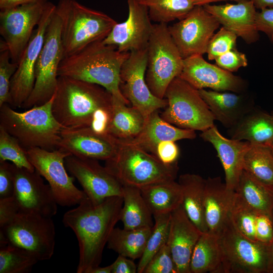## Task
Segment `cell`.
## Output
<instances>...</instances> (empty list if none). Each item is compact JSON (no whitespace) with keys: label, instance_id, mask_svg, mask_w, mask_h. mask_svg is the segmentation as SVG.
<instances>
[{"label":"cell","instance_id":"cell-1","mask_svg":"<svg viewBox=\"0 0 273 273\" xmlns=\"http://www.w3.org/2000/svg\"><path fill=\"white\" fill-rule=\"evenodd\" d=\"M122 196H112L100 202L87 197L67 211L62 221L75 233L79 246L77 273H89L100 265L105 245L120 220Z\"/></svg>","mask_w":273,"mask_h":273},{"label":"cell","instance_id":"cell-2","mask_svg":"<svg viewBox=\"0 0 273 273\" xmlns=\"http://www.w3.org/2000/svg\"><path fill=\"white\" fill-rule=\"evenodd\" d=\"M129 55V52H119L115 46L98 40L63 58L59 66L58 76L99 85L129 103L120 89L121 68Z\"/></svg>","mask_w":273,"mask_h":273},{"label":"cell","instance_id":"cell-3","mask_svg":"<svg viewBox=\"0 0 273 273\" xmlns=\"http://www.w3.org/2000/svg\"><path fill=\"white\" fill-rule=\"evenodd\" d=\"M111 102L112 94L99 85L59 76L52 109L64 128L90 127L96 113L111 109Z\"/></svg>","mask_w":273,"mask_h":273},{"label":"cell","instance_id":"cell-4","mask_svg":"<svg viewBox=\"0 0 273 273\" xmlns=\"http://www.w3.org/2000/svg\"><path fill=\"white\" fill-rule=\"evenodd\" d=\"M54 98V95L46 103L22 112L4 104L0 107V126L26 150L36 147L49 151L59 149L63 127L52 112Z\"/></svg>","mask_w":273,"mask_h":273},{"label":"cell","instance_id":"cell-5","mask_svg":"<svg viewBox=\"0 0 273 273\" xmlns=\"http://www.w3.org/2000/svg\"><path fill=\"white\" fill-rule=\"evenodd\" d=\"M56 12L61 21L64 58L76 54L92 42L103 40L117 23L104 12L76 0H59Z\"/></svg>","mask_w":273,"mask_h":273},{"label":"cell","instance_id":"cell-6","mask_svg":"<svg viewBox=\"0 0 273 273\" xmlns=\"http://www.w3.org/2000/svg\"><path fill=\"white\" fill-rule=\"evenodd\" d=\"M116 155L105 167L124 186L141 188L176 178L177 162L166 165L154 154L126 141H119Z\"/></svg>","mask_w":273,"mask_h":273},{"label":"cell","instance_id":"cell-7","mask_svg":"<svg viewBox=\"0 0 273 273\" xmlns=\"http://www.w3.org/2000/svg\"><path fill=\"white\" fill-rule=\"evenodd\" d=\"M183 64L184 58L172 39L167 24H153L147 47L146 80L154 96L164 99L168 85L179 76Z\"/></svg>","mask_w":273,"mask_h":273},{"label":"cell","instance_id":"cell-8","mask_svg":"<svg viewBox=\"0 0 273 273\" xmlns=\"http://www.w3.org/2000/svg\"><path fill=\"white\" fill-rule=\"evenodd\" d=\"M56 231L52 217L19 212L0 227V245L11 244L28 251L38 261L52 257Z\"/></svg>","mask_w":273,"mask_h":273},{"label":"cell","instance_id":"cell-9","mask_svg":"<svg viewBox=\"0 0 273 273\" xmlns=\"http://www.w3.org/2000/svg\"><path fill=\"white\" fill-rule=\"evenodd\" d=\"M164 98L167 105L161 116L169 123L201 131L214 125L215 120L198 90L179 76L168 85Z\"/></svg>","mask_w":273,"mask_h":273},{"label":"cell","instance_id":"cell-10","mask_svg":"<svg viewBox=\"0 0 273 273\" xmlns=\"http://www.w3.org/2000/svg\"><path fill=\"white\" fill-rule=\"evenodd\" d=\"M218 236L222 253L221 273H268L269 244L243 235L230 216Z\"/></svg>","mask_w":273,"mask_h":273},{"label":"cell","instance_id":"cell-11","mask_svg":"<svg viewBox=\"0 0 273 273\" xmlns=\"http://www.w3.org/2000/svg\"><path fill=\"white\" fill-rule=\"evenodd\" d=\"M61 21L56 10L47 28L43 46L35 67L33 88L22 108L42 105L54 95L58 85V68L64 58Z\"/></svg>","mask_w":273,"mask_h":273},{"label":"cell","instance_id":"cell-12","mask_svg":"<svg viewBox=\"0 0 273 273\" xmlns=\"http://www.w3.org/2000/svg\"><path fill=\"white\" fill-rule=\"evenodd\" d=\"M26 152L35 169L48 182L58 205L63 207L78 205L87 198L67 172L65 159L70 154L61 149L49 151L38 147L28 149Z\"/></svg>","mask_w":273,"mask_h":273},{"label":"cell","instance_id":"cell-13","mask_svg":"<svg viewBox=\"0 0 273 273\" xmlns=\"http://www.w3.org/2000/svg\"><path fill=\"white\" fill-rule=\"evenodd\" d=\"M47 0H39L0 11V34L12 62L18 63L43 15Z\"/></svg>","mask_w":273,"mask_h":273},{"label":"cell","instance_id":"cell-14","mask_svg":"<svg viewBox=\"0 0 273 273\" xmlns=\"http://www.w3.org/2000/svg\"><path fill=\"white\" fill-rule=\"evenodd\" d=\"M147 48L129 52L120 73V89L132 106L139 110L145 118L153 112L167 105L166 99L154 96L146 80Z\"/></svg>","mask_w":273,"mask_h":273},{"label":"cell","instance_id":"cell-15","mask_svg":"<svg viewBox=\"0 0 273 273\" xmlns=\"http://www.w3.org/2000/svg\"><path fill=\"white\" fill-rule=\"evenodd\" d=\"M56 5L48 2L41 19L18 63L10 84L9 105L22 108L34 85L35 67L43 46L47 28L55 12Z\"/></svg>","mask_w":273,"mask_h":273},{"label":"cell","instance_id":"cell-16","mask_svg":"<svg viewBox=\"0 0 273 273\" xmlns=\"http://www.w3.org/2000/svg\"><path fill=\"white\" fill-rule=\"evenodd\" d=\"M220 24L203 6H195L183 19L168 26L170 35L185 59L206 53L209 42Z\"/></svg>","mask_w":273,"mask_h":273},{"label":"cell","instance_id":"cell-17","mask_svg":"<svg viewBox=\"0 0 273 273\" xmlns=\"http://www.w3.org/2000/svg\"><path fill=\"white\" fill-rule=\"evenodd\" d=\"M14 188L13 197L20 212L52 217L57 212V203L52 189L35 169L32 171L13 163Z\"/></svg>","mask_w":273,"mask_h":273},{"label":"cell","instance_id":"cell-18","mask_svg":"<svg viewBox=\"0 0 273 273\" xmlns=\"http://www.w3.org/2000/svg\"><path fill=\"white\" fill-rule=\"evenodd\" d=\"M65 165L92 201L100 202L109 197L122 196L123 186L98 160L70 155L65 158Z\"/></svg>","mask_w":273,"mask_h":273},{"label":"cell","instance_id":"cell-19","mask_svg":"<svg viewBox=\"0 0 273 273\" xmlns=\"http://www.w3.org/2000/svg\"><path fill=\"white\" fill-rule=\"evenodd\" d=\"M127 19L118 22L103 40L106 44L117 47L120 52H130L147 48L153 29L147 8L138 0H127Z\"/></svg>","mask_w":273,"mask_h":273},{"label":"cell","instance_id":"cell-20","mask_svg":"<svg viewBox=\"0 0 273 273\" xmlns=\"http://www.w3.org/2000/svg\"><path fill=\"white\" fill-rule=\"evenodd\" d=\"M179 77L198 90L209 88L218 92L241 93L245 92L247 87L245 80L208 63L201 55L184 59Z\"/></svg>","mask_w":273,"mask_h":273},{"label":"cell","instance_id":"cell-21","mask_svg":"<svg viewBox=\"0 0 273 273\" xmlns=\"http://www.w3.org/2000/svg\"><path fill=\"white\" fill-rule=\"evenodd\" d=\"M119 141L108 133H100L90 127L63 128L59 149L81 158L108 161L119 149Z\"/></svg>","mask_w":273,"mask_h":273},{"label":"cell","instance_id":"cell-22","mask_svg":"<svg viewBox=\"0 0 273 273\" xmlns=\"http://www.w3.org/2000/svg\"><path fill=\"white\" fill-rule=\"evenodd\" d=\"M202 232L192 222L181 205L171 213L167 242L177 273H190V263L194 247Z\"/></svg>","mask_w":273,"mask_h":273},{"label":"cell","instance_id":"cell-23","mask_svg":"<svg viewBox=\"0 0 273 273\" xmlns=\"http://www.w3.org/2000/svg\"><path fill=\"white\" fill-rule=\"evenodd\" d=\"M200 136L215 148L224 171L225 185L234 192L243 170L245 156L252 145L247 141L224 137L215 125L202 131Z\"/></svg>","mask_w":273,"mask_h":273},{"label":"cell","instance_id":"cell-24","mask_svg":"<svg viewBox=\"0 0 273 273\" xmlns=\"http://www.w3.org/2000/svg\"><path fill=\"white\" fill-rule=\"evenodd\" d=\"M203 7L222 27L234 32L246 43L251 44L258 40L259 31L255 22L257 11L251 0L234 4H208Z\"/></svg>","mask_w":273,"mask_h":273},{"label":"cell","instance_id":"cell-25","mask_svg":"<svg viewBox=\"0 0 273 273\" xmlns=\"http://www.w3.org/2000/svg\"><path fill=\"white\" fill-rule=\"evenodd\" d=\"M199 93L215 120L228 129L235 126L255 107L254 101L244 93L218 92L201 89Z\"/></svg>","mask_w":273,"mask_h":273},{"label":"cell","instance_id":"cell-26","mask_svg":"<svg viewBox=\"0 0 273 273\" xmlns=\"http://www.w3.org/2000/svg\"><path fill=\"white\" fill-rule=\"evenodd\" d=\"M234 195L220 177L206 179L204 210L209 233L219 235L229 218Z\"/></svg>","mask_w":273,"mask_h":273},{"label":"cell","instance_id":"cell-27","mask_svg":"<svg viewBox=\"0 0 273 273\" xmlns=\"http://www.w3.org/2000/svg\"><path fill=\"white\" fill-rule=\"evenodd\" d=\"M195 131L175 127L164 120L156 110L146 119L139 134L132 140L126 141L133 143L155 155L156 146L162 141H176L183 139H194Z\"/></svg>","mask_w":273,"mask_h":273},{"label":"cell","instance_id":"cell-28","mask_svg":"<svg viewBox=\"0 0 273 273\" xmlns=\"http://www.w3.org/2000/svg\"><path fill=\"white\" fill-rule=\"evenodd\" d=\"M228 133L232 139L270 147L273 142V115L255 107L229 129Z\"/></svg>","mask_w":273,"mask_h":273},{"label":"cell","instance_id":"cell-29","mask_svg":"<svg viewBox=\"0 0 273 273\" xmlns=\"http://www.w3.org/2000/svg\"><path fill=\"white\" fill-rule=\"evenodd\" d=\"M127 101L112 95L111 113L107 133L118 141L133 139L141 132L146 119Z\"/></svg>","mask_w":273,"mask_h":273},{"label":"cell","instance_id":"cell-30","mask_svg":"<svg viewBox=\"0 0 273 273\" xmlns=\"http://www.w3.org/2000/svg\"><path fill=\"white\" fill-rule=\"evenodd\" d=\"M178 182L182 190L181 206L186 213L202 233H208L204 210L206 179L198 174L186 173L179 176Z\"/></svg>","mask_w":273,"mask_h":273},{"label":"cell","instance_id":"cell-31","mask_svg":"<svg viewBox=\"0 0 273 273\" xmlns=\"http://www.w3.org/2000/svg\"><path fill=\"white\" fill-rule=\"evenodd\" d=\"M235 197L258 214L273 220V191L244 169L234 191Z\"/></svg>","mask_w":273,"mask_h":273},{"label":"cell","instance_id":"cell-32","mask_svg":"<svg viewBox=\"0 0 273 273\" xmlns=\"http://www.w3.org/2000/svg\"><path fill=\"white\" fill-rule=\"evenodd\" d=\"M222 253L219 236L202 233L191 258L190 273H221Z\"/></svg>","mask_w":273,"mask_h":273},{"label":"cell","instance_id":"cell-33","mask_svg":"<svg viewBox=\"0 0 273 273\" xmlns=\"http://www.w3.org/2000/svg\"><path fill=\"white\" fill-rule=\"evenodd\" d=\"M140 190L153 216L171 213L181 205V188L175 180L149 185Z\"/></svg>","mask_w":273,"mask_h":273},{"label":"cell","instance_id":"cell-34","mask_svg":"<svg viewBox=\"0 0 273 273\" xmlns=\"http://www.w3.org/2000/svg\"><path fill=\"white\" fill-rule=\"evenodd\" d=\"M123 203L120 220L127 230L152 228L153 214L144 200L140 188L124 186Z\"/></svg>","mask_w":273,"mask_h":273},{"label":"cell","instance_id":"cell-35","mask_svg":"<svg viewBox=\"0 0 273 273\" xmlns=\"http://www.w3.org/2000/svg\"><path fill=\"white\" fill-rule=\"evenodd\" d=\"M151 230L149 227L132 230L115 228L107 242V247L132 260L140 258Z\"/></svg>","mask_w":273,"mask_h":273},{"label":"cell","instance_id":"cell-36","mask_svg":"<svg viewBox=\"0 0 273 273\" xmlns=\"http://www.w3.org/2000/svg\"><path fill=\"white\" fill-rule=\"evenodd\" d=\"M243 169L273 191V153L270 147L252 145L245 156Z\"/></svg>","mask_w":273,"mask_h":273},{"label":"cell","instance_id":"cell-37","mask_svg":"<svg viewBox=\"0 0 273 273\" xmlns=\"http://www.w3.org/2000/svg\"><path fill=\"white\" fill-rule=\"evenodd\" d=\"M145 6L151 20L157 23L167 24L180 20L194 8L192 0H138Z\"/></svg>","mask_w":273,"mask_h":273},{"label":"cell","instance_id":"cell-38","mask_svg":"<svg viewBox=\"0 0 273 273\" xmlns=\"http://www.w3.org/2000/svg\"><path fill=\"white\" fill-rule=\"evenodd\" d=\"M154 224L147 240L144 252L140 258L138 272L143 271L153 256L167 243L171 219V213L153 216Z\"/></svg>","mask_w":273,"mask_h":273},{"label":"cell","instance_id":"cell-39","mask_svg":"<svg viewBox=\"0 0 273 273\" xmlns=\"http://www.w3.org/2000/svg\"><path fill=\"white\" fill-rule=\"evenodd\" d=\"M0 247V273H27L38 261L21 248L8 244Z\"/></svg>","mask_w":273,"mask_h":273},{"label":"cell","instance_id":"cell-40","mask_svg":"<svg viewBox=\"0 0 273 273\" xmlns=\"http://www.w3.org/2000/svg\"><path fill=\"white\" fill-rule=\"evenodd\" d=\"M11 161L15 166L33 171L26 150L15 137L0 126V161Z\"/></svg>","mask_w":273,"mask_h":273},{"label":"cell","instance_id":"cell-41","mask_svg":"<svg viewBox=\"0 0 273 273\" xmlns=\"http://www.w3.org/2000/svg\"><path fill=\"white\" fill-rule=\"evenodd\" d=\"M257 214L234 195L230 214V219L235 228L241 234L256 241L255 227Z\"/></svg>","mask_w":273,"mask_h":273},{"label":"cell","instance_id":"cell-42","mask_svg":"<svg viewBox=\"0 0 273 273\" xmlns=\"http://www.w3.org/2000/svg\"><path fill=\"white\" fill-rule=\"evenodd\" d=\"M18 67L12 62L8 47L4 41L0 43V107L10 102V84Z\"/></svg>","mask_w":273,"mask_h":273},{"label":"cell","instance_id":"cell-43","mask_svg":"<svg viewBox=\"0 0 273 273\" xmlns=\"http://www.w3.org/2000/svg\"><path fill=\"white\" fill-rule=\"evenodd\" d=\"M237 37L234 32L222 26L209 42L206 52L208 59L215 60L226 52L236 49Z\"/></svg>","mask_w":273,"mask_h":273},{"label":"cell","instance_id":"cell-44","mask_svg":"<svg viewBox=\"0 0 273 273\" xmlns=\"http://www.w3.org/2000/svg\"><path fill=\"white\" fill-rule=\"evenodd\" d=\"M143 273H177L171 252L167 244L151 259Z\"/></svg>","mask_w":273,"mask_h":273},{"label":"cell","instance_id":"cell-45","mask_svg":"<svg viewBox=\"0 0 273 273\" xmlns=\"http://www.w3.org/2000/svg\"><path fill=\"white\" fill-rule=\"evenodd\" d=\"M215 64L229 72H236L241 67L248 65V60L245 54L236 49L231 50L217 57Z\"/></svg>","mask_w":273,"mask_h":273},{"label":"cell","instance_id":"cell-46","mask_svg":"<svg viewBox=\"0 0 273 273\" xmlns=\"http://www.w3.org/2000/svg\"><path fill=\"white\" fill-rule=\"evenodd\" d=\"M179 149L174 141H164L156 146L155 155L163 164L171 165L177 162Z\"/></svg>","mask_w":273,"mask_h":273},{"label":"cell","instance_id":"cell-47","mask_svg":"<svg viewBox=\"0 0 273 273\" xmlns=\"http://www.w3.org/2000/svg\"><path fill=\"white\" fill-rule=\"evenodd\" d=\"M14 181L11 164L0 161V198L12 197Z\"/></svg>","mask_w":273,"mask_h":273},{"label":"cell","instance_id":"cell-48","mask_svg":"<svg viewBox=\"0 0 273 273\" xmlns=\"http://www.w3.org/2000/svg\"><path fill=\"white\" fill-rule=\"evenodd\" d=\"M255 231L257 241L269 244L273 239V220L267 215L257 214Z\"/></svg>","mask_w":273,"mask_h":273},{"label":"cell","instance_id":"cell-49","mask_svg":"<svg viewBox=\"0 0 273 273\" xmlns=\"http://www.w3.org/2000/svg\"><path fill=\"white\" fill-rule=\"evenodd\" d=\"M255 22L258 31L264 33L273 42V8H265L257 12Z\"/></svg>","mask_w":273,"mask_h":273},{"label":"cell","instance_id":"cell-50","mask_svg":"<svg viewBox=\"0 0 273 273\" xmlns=\"http://www.w3.org/2000/svg\"><path fill=\"white\" fill-rule=\"evenodd\" d=\"M19 212V209L13 196L0 198V227L8 223Z\"/></svg>","mask_w":273,"mask_h":273},{"label":"cell","instance_id":"cell-51","mask_svg":"<svg viewBox=\"0 0 273 273\" xmlns=\"http://www.w3.org/2000/svg\"><path fill=\"white\" fill-rule=\"evenodd\" d=\"M112 264V273H136L138 266L132 259L119 255Z\"/></svg>","mask_w":273,"mask_h":273},{"label":"cell","instance_id":"cell-52","mask_svg":"<svg viewBox=\"0 0 273 273\" xmlns=\"http://www.w3.org/2000/svg\"><path fill=\"white\" fill-rule=\"evenodd\" d=\"M37 1L39 0H0V10H5Z\"/></svg>","mask_w":273,"mask_h":273},{"label":"cell","instance_id":"cell-53","mask_svg":"<svg viewBox=\"0 0 273 273\" xmlns=\"http://www.w3.org/2000/svg\"><path fill=\"white\" fill-rule=\"evenodd\" d=\"M256 8L259 10L273 8V0H251Z\"/></svg>","mask_w":273,"mask_h":273},{"label":"cell","instance_id":"cell-54","mask_svg":"<svg viewBox=\"0 0 273 273\" xmlns=\"http://www.w3.org/2000/svg\"><path fill=\"white\" fill-rule=\"evenodd\" d=\"M89 273H112V264L105 267L98 266L92 268Z\"/></svg>","mask_w":273,"mask_h":273},{"label":"cell","instance_id":"cell-55","mask_svg":"<svg viewBox=\"0 0 273 273\" xmlns=\"http://www.w3.org/2000/svg\"><path fill=\"white\" fill-rule=\"evenodd\" d=\"M195 6H203L205 5L210 4V3L221 1H232L239 2L244 0H192Z\"/></svg>","mask_w":273,"mask_h":273},{"label":"cell","instance_id":"cell-56","mask_svg":"<svg viewBox=\"0 0 273 273\" xmlns=\"http://www.w3.org/2000/svg\"><path fill=\"white\" fill-rule=\"evenodd\" d=\"M269 263L268 273H273V239L269 244Z\"/></svg>","mask_w":273,"mask_h":273},{"label":"cell","instance_id":"cell-57","mask_svg":"<svg viewBox=\"0 0 273 273\" xmlns=\"http://www.w3.org/2000/svg\"><path fill=\"white\" fill-rule=\"evenodd\" d=\"M270 147L271 148V150L273 153V142L272 143V144H271V145L270 146Z\"/></svg>","mask_w":273,"mask_h":273},{"label":"cell","instance_id":"cell-58","mask_svg":"<svg viewBox=\"0 0 273 273\" xmlns=\"http://www.w3.org/2000/svg\"><path fill=\"white\" fill-rule=\"evenodd\" d=\"M273 115V114H272Z\"/></svg>","mask_w":273,"mask_h":273}]
</instances>
